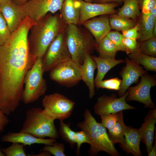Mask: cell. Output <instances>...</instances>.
I'll return each instance as SVG.
<instances>
[{
  "mask_svg": "<svg viewBox=\"0 0 156 156\" xmlns=\"http://www.w3.org/2000/svg\"><path fill=\"white\" fill-rule=\"evenodd\" d=\"M67 24L60 13H48L30 28L28 41L30 53L36 59L42 58L54 39L65 30Z\"/></svg>",
  "mask_w": 156,
  "mask_h": 156,
  "instance_id": "obj_2",
  "label": "cell"
},
{
  "mask_svg": "<svg viewBox=\"0 0 156 156\" xmlns=\"http://www.w3.org/2000/svg\"><path fill=\"white\" fill-rule=\"evenodd\" d=\"M109 24L111 29L118 31H123L134 27L137 21L117 14L109 15Z\"/></svg>",
  "mask_w": 156,
  "mask_h": 156,
  "instance_id": "obj_25",
  "label": "cell"
},
{
  "mask_svg": "<svg viewBox=\"0 0 156 156\" xmlns=\"http://www.w3.org/2000/svg\"><path fill=\"white\" fill-rule=\"evenodd\" d=\"M34 22L25 17L0 45V110L8 116L21 101L26 74L36 59L30 53L28 33Z\"/></svg>",
  "mask_w": 156,
  "mask_h": 156,
  "instance_id": "obj_1",
  "label": "cell"
},
{
  "mask_svg": "<svg viewBox=\"0 0 156 156\" xmlns=\"http://www.w3.org/2000/svg\"><path fill=\"white\" fill-rule=\"evenodd\" d=\"M91 57L96 62L97 68V73L94 79V84L103 80L105 74L112 68L124 62L123 60H116L115 58H103L94 55H92Z\"/></svg>",
  "mask_w": 156,
  "mask_h": 156,
  "instance_id": "obj_23",
  "label": "cell"
},
{
  "mask_svg": "<svg viewBox=\"0 0 156 156\" xmlns=\"http://www.w3.org/2000/svg\"><path fill=\"white\" fill-rule=\"evenodd\" d=\"M155 137L154 143L153 146L152 147L151 151L150 153L148 154V156H155L156 155V132L155 133Z\"/></svg>",
  "mask_w": 156,
  "mask_h": 156,
  "instance_id": "obj_42",
  "label": "cell"
},
{
  "mask_svg": "<svg viewBox=\"0 0 156 156\" xmlns=\"http://www.w3.org/2000/svg\"><path fill=\"white\" fill-rule=\"evenodd\" d=\"M121 80L116 77L101 80L95 83L97 88H106L109 90H118L120 88Z\"/></svg>",
  "mask_w": 156,
  "mask_h": 156,
  "instance_id": "obj_33",
  "label": "cell"
},
{
  "mask_svg": "<svg viewBox=\"0 0 156 156\" xmlns=\"http://www.w3.org/2000/svg\"><path fill=\"white\" fill-rule=\"evenodd\" d=\"M123 2V6L117 14L137 21L141 13L139 0H124Z\"/></svg>",
  "mask_w": 156,
  "mask_h": 156,
  "instance_id": "obj_27",
  "label": "cell"
},
{
  "mask_svg": "<svg viewBox=\"0 0 156 156\" xmlns=\"http://www.w3.org/2000/svg\"><path fill=\"white\" fill-rule=\"evenodd\" d=\"M15 3L17 5L21 6L25 3L27 2L29 0H11Z\"/></svg>",
  "mask_w": 156,
  "mask_h": 156,
  "instance_id": "obj_44",
  "label": "cell"
},
{
  "mask_svg": "<svg viewBox=\"0 0 156 156\" xmlns=\"http://www.w3.org/2000/svg\"><path fill=\"white\" fill-rule=\"evenodd\" d=\"M139 4L142 12L147 13L156 6V0H139Z\"/></svg>",
  "mask_w": 156,
  "mask_h": 156,
  "instance_id": "obj_38",
  "label": "cell"
},
{
  "mask_svg": "<svg viewBox=\"0 0 156 156\" xmlns=\"http://www.w3.org/2000/svg\"><path fill=\"white\" fill-rule=\"evenodd\" d=\"M9 0H0V4L6 2Z\"/></svg>",
  "mask_w": 156,
  "mask_h": 156,
  "instance_id": "obj_47",
  "label": "cell"
},
{
  "mask_svg": "<svg viewBox=\"0 0 156 156\" xmlns=\"http://www.w3.org/2000/svg\"><path fill=\"white\" fill-rule=\"evenodd\" d=\"M44 73L42 58H37L24 78L25 87L21 101L25 104L34 102L45 93L47 87L46 81L43 77Z\"/></svg>",
  "mask_w": 156,
  "mask_h": 156,
  "instance_id": "obj_6",
  "label": "cell"
},
{
  "mask_svg": "<svg viewBox=\"0 0 156 156\" xmlns=\"http://www.w3.org/2000/svg\"><path fill=\"white\" fill-rule=\"evenodd\" d=\"M7 116L0 110V133L3 132L9 122Z\"/></svg>",
  "mask_w": 156,
  "mask_h": 156,
  "instance_id": "obj_40",
  "label": "cell"
},
{
  "mask_svg": "<svg viewBox=\"0 0 156 156\" xmlns=\"http://www.w3.org/2000/svg\"><path fill=\"white\" fill-rule=\"evenodd\" d=\"M55 119L40 107H32L25 113L20 132L29 133L39 138L57 139L59 135L54 124Z\"/></svg>",
  "mask_w": 156,
  "mask_h": 156,
  "instance_id": "obj_5",
  "label": "cell"
},
{
  "mask_svg": "<svg viewBox=\"0 0 156 156\" xmlns=\"http://www.w3.org/2000/svg\"><path fill=\"white\" fill-rule=\"evenodd\" d=\"M124 144L120 145V147L127 153H131L134 156H142L140 149L141 138L138 130L128 126L124 134Z\"/></svg>",
  "mask_w": 156,
  "mask_h": 156,
  "instance_id": "obj_20",
  "label": "cell"
},
{
  "mask_svg": "<svg viewBox=\"0 0 156 156\" xmlns=\"http://www.w3.org/2000/svg\"><path fill=\"white\" fill-rule=\"evenodd\" d=\"M128 95V90L123 96L119 98L117 97L114 94L109 96L103 95L98 98L94 106L95 113L101 116L116 113L123 110L135 109V107L127 103L126 98Z\"/></svg>",
  "mask_w": 156,
  "mask_h": 156,
  "instance_id": "obj_12",
  "label": "cell"
},
{
  "mask_svg": "<svg viewBox=\"0 0 156 156\" xmlns=\"http://www.w3.org/2000/svg\"><path fill=\"white\" fill-rule=\"evenodd\" d=\"M84 1L90 3H92V0H83Z\"/></svg>",
  "mask_w": 156,
  "mask_h": 156,
  "instance_id": "obj_49",
  "label": "cell"
},
{
  "mask_svg": "<svg viewBox=\"0 0 156 156\" xmlns=\"http://www.w3.org/2000/svg\"><path fill=\"white\" fill-rule=\"evenodd\" d=\"M156 85L155 77L146 73L141 76L140 82L138 85L129 88L126 101H136L144 104L145 107L155 109V105L151 99L150 91L151 87Z\"/></svg>",
  "mask_w": 156,
  "mask_h": 156,
  "instance_id": "obj_10",
  "label": "cell"
},
{
  "mask_svg": "<svg viewBox=\"0 0 156 156\" xmlns=\"http://www.w3.org/2000/svg\"><path fill=\"white\" fill-rule=\"evenodd\" d=\"M0 11L11 33L17 29L25 17L21 6L11 0L0 4Z\"/></svg>",
  "mask_w": 156,
  "mask_h": 156,
  "instance_id": "obj_16",
  "label": "cell"
},
{
  "mask_svg": "<svg viewBox=\"0 0 156 156\" xmlns=\"http://www.w3.org/2000/svg\"><path fill=\"white\" fill-rule=\"evenodd\" d=\"M72 60L66 41V29L51 43L42 58L44 72L50 71L60 64Z\"/></svg>",
  "mask_w": 156,
  "mask_h": 156,
  "instance_id": "obj_7",
  "label": "cell"
},
{
  "mask_svg": "<svg viewBox=\"0 0 156 156\" xmlns=\"http://www.w3.org/2000/svg\"><path fill=\"white\" fill-rule=\"evenodd\" d=\"M124 0H92V3L97 4H107L117 3L119 4L123 2Z\"/></svg>",
  "mask_w": 156,
  "mask_h": 156,
  "instance_id": "obj_41",
  "label": "cell"
},
{
  "mask_svg": "<svg viewBox=\"0 0 156 156\" xmlns=\"http://www.w3.org/2000/svg\"><path fill=\"white\" fill-rule=\"evenodd\" d=\"M138 25L137 23L133 27L122 31L123 37L137 39H138Z\"/></svg>",
  "mask_w": 156,
  "mask_h": 156,
  "instance_id": "obj_39",
  "label": "cell"
},
{
  "mask_svg": "<svg viewBox=\"0 0 156 156\" xmlns=\"http://www.w3.org/2000/svg\"><path fill=\"white\" fill-rule=\"evenodd\" d=\"M11 34L6 21L0 11V45L6 41Z\"/></svg>",
  "mask_w": 156,
  "mask_h": 156,
  "instance_id": "obj_35",
  "label": "cell"
},
{
  "mask_svg": "<svg viewBox=\"0 0 156 156\" xmlns=\"http://www.w3.org/2000/svg\"><path fill=\"white\" fill-rule=\"evenodd\" d=\"M83 116L84 120L78 122L77 126L86 133L89 138L90 147L88 153L89 155L96 156L102 151L112 156H119L106 128L96 122L88 109L85 110Z\"/></svg>",
  "mask_w": 156,
  "mask_h": 156,
  "instance_id": "obj_3",
  "label": "cell"
},
{
  "mask_svg": "<svg viewBox=\"0 0 156 156\" xmlns=\"http://www.w3.org/2000/svg\"><path fill=\"white\" fill-rule=\"evenodd\" d=\"M122 42L129 54L139 50L140 43L137 42L136 39L123 37Z\"/></svg>",
  "mask_w": 156,
  "mask_h": 156,
  "instance_id": "obj_37",
  "label": "cell"
},
{
  "mask_svg": "<svg viewBox=\"0 0 156 156\" xmlns=\"http://www.w3.org/2000/svg\"><path fill=\"white\" fill-rule=\"evenodd\" d=\"M99 57L103 58H115L117 51L111 41L106 36L97 45Z\"/></svg>",
  "mask_w": 156,
  "mask_h": 156,
  "instance_id": "obj_28",
  "label": "cell"
},
{
  "mask_svg": "<svg viewBox=\"0 0 156 156\" xmlns=\"http://www.w3.org/2000/svg\"><path fill=\"white\" fill-rule=\"evenodd\" d=\"M137 23L138 25V39L140 42L153 36V30L156 24V18L150 12L144 13L141 12Z\"/></svg>",
  "mask_w": 156,
  "mask_h": 156,
  "instance_id": "obj_21",
  "label": "cell"
},
{
  "mask_svg": "<svg viewBox=\"0 0 156 156\" xmlns=\"http://www.w3.org/2000/svg\"><path fill=\"white\" fill-rule=\"evenodd\" d=\"M65 147L62 143L54 142L52 145H45L41 151H48L51 155L55 156H65L64 153Z\"/></svg>",
  "mask_w": 156,
  "mask_h": 156,
  "instance_id": "obj_34",
  "label": "cell"
},
{
  "mask_svg": "<svg viewBox=\"0 0 156 156\" xmlns=\"http://www.w3.org/2000/svg\"><path fill=\"white\" fill-rule=\"evenodd\" d=\"M73 24H67L66 41L72 60L79 65L83 64L86 55L92 53L97 44L92 34L86 28Z\"/></svg>",
  "mask_w": 156,
  "mask_h": 156,
  "instance_id": "obj_4",
  "label": "cell"
},
{
  "mask_svg": "<svg viewBox=\"0 0 156 156\" xmlns=\"http://www.w3.org/2000/svg\"><path fill=\"white\" fill-rule=\"evenodd\" d=\"M24 146L23 144L14 142L8 147L1 150L6 156H26L24 148Z\"/></svg>",
  "mask_w": 156,
  "mask_h": 156,
  "instance_id": "obj_32",
  "label": "cell"
},
{
  "mask_svg": "<svg viewBox=\"0 0 156 156\" xmlns=\"http://www.w3.org/2000/svg\"><path fill=\"white\" fill-rule=\"evenodd\" d=\"M59 135L66 143L68 144L71 149L75 144V132L70 128L69 124L64 123L63 120H60Z\"/></svg>",
  "mask_w": 156,
  "mask_h": 156,
  "instance_id": "obj_29",
  "label": "cell"
},
{
  "mask_svg": "<svg viewBox=\"0 0 156 156\" xmlns=\"http://www.w3.org/2000/svg\"><path fill=\"white\" fill-rule=\"evenodd\" d=\"M81 80L89 90V97L92 99L95 94L94 74L97 66L90 54H87L82 64L79 65Z\"/></svg>",
  "mask_w": 156,
  "mask_h": 156,
  "instance_id": "obj_19",
  "label": "cell"
},
{
  "mask_svg": "<svg viewBox=\"0 0 156 156\" xmlns=\"http://www.w3.org/2000/svg\"><path fill=\"white\" fill-rule=\"evenodd\" d=\"M41 152L37 154H29V156H50L51 154L48 151H41Z\"/></svg>",
  "mask_w": 156,
  "mask_h": 156,
  "instance_id": "obj_43",
  "label": "cell"
},
{
  "mask_svg": "<svg viewBox=\"0 0 156 156\" xmlns=\"http://www.w3.org/2000/svg\"><path fill=\"white\" fill-rule=\"evenodd\" d=\"M139 51L147 55L156 57V38L153 36L140 42Z\"/></svg>",
  "mask_w": 156,
  "mask_h": 156,
  "instance_id": "obj_30",
  "label": "cell"
},
{
  "mask_svg": "<svg viewBox=\"0 0 156 156\" xmlns=\"http://www.w3.org/2000/svg\"><path fill=\"white\" fill-rule=\"evenodd\" d=\"M42 103L44 110L48 114L60 120L71 116L75 104L73 101L57 93L46 95Z\"/></svg>",
  "mask_w": 156,
  "mask_h": 156,
  "instance_id": "obj_8",
  "label": "cell"
},
{
  "mask_svg": "<svg viewBox=\"0 0 156 156\" xmlns=\"http://www.w3.org/2000/svg\"><path fill=\"white\" fill-rule=\"evenodd\" d=\"M2 142H17L23 144L25 146H30L34 144H43L45 145H52L56 139H49L36 137L26 132L18 133L9 132L3 135L1 139Z\"/></svg>",
  "mask_w": 156,
  "mask_h": 156,
  "instance_id": "obj_18",
  "label": "cell"
},
{
  "mask_svg": "<svg viewBox=\"0 0 156 156\" xmlns=\"http://www.w3.org/2000/svg\"><path fill=\"white\" fill-rule=\"evenodd\" d=\"M150 12L153 16L156 18V6L151 10Z\"/></svg>",
  "mask_w": 156,
  "mask_h": 156,
  "instance_id": "obj_45",
  "label": "cell"
},
{
  "mask_svg": "<svg viewBox=\"0 0 156 156\" xmlns=\"http://www.w3.org/2000/svg\"><path fill=\"white\" fill-rule=\"evenodd\" d=\"M79 3L80 16L78 25L81 26L85 21L98 16L115 14V8L120 5L117 3L97 4L78 0Z\"/></svg>",
  "mask_w": 156,
  "mask_h": 156,
  "instance_id": "obj_13",
  "label": "cell"
},
{
  "mask_svg": "<svg viewBox=\"0 0 156 156\" xmlns=\"http://www.w3.org/2000/svg\"><path fill=\"white\" fill-rule=\"evenodd\" d=\"M156 123V109L148 112L144 119V121L138 129L141 142L145 144L148 154L151 150L154 138L155 124Z\"/></svg>",
  "mask_w": 156,
  "mask_h": 156,
  "instance_id": "obj_17",
  "label": "cell"
},
{
  "mask_svg": "<svg viewBox=\"0 0 156 156\" xmlns=\"http://www.w3.org/2000/svg\"><path fill=\"white\" fill-rule=\"evenodd\" d=\"M123 117L122 112L121 111L117 120L108 129L109 137L114 144L119 143L120 145H123L125 143L124 134L128 126L124 124Z\"/></svg>",
  "mask_w": 156,
  "mask_h": 156,
  "instance_id": "obj_24",
  "label": "cell"
},
{
  "mask_svg": "<svg viewBox=\"0 0 156 156\" xmlns=\"http://www.w3.org/2000/svg\"><path fill=\"white\" fill-rule=\"evenodd\" d=\"M128 55L130 59L139 65H141L147 70L156 72V57L146 55L139 50Z\"/></svg>",
  "mask_w": 156,
  "mask_h": 156,
  "instance_id": "obj_26",
  "label": "cell"
},
{
  "mask_svg": "<svg viewBox=\"0 0 156 156\" xmlns=\"http://www.w3.org/2000/svg\"><path fill=\"white\" fill-rule=\"evenodd\" d=\"M60 13L67 24L78 25L80 16L79 1L78 0H64Z\"/></svg>",
  "mask_w": 156,
  "mask_h": 156,
  "instance_id": "obj_22",
  "label": "cell"
},
{
  "mask_svg": "<svg viewBox=\"0 0 156 156\" xmlns=\"http://www.w3.org/2000/svg\"><path fill=\"white\" fill-rule=\"evenodd\" d=\"M92 35L97 45L111 31L109 15L100 16L93 18L84 22L81 25Z\"/></svg>",
  "mask_w": 156,
  "mask_h": 156,
  "instance_id": "obj_15",
  "label": "cell"
},
{
  "mask_svg": "<svg viewBox=\"0 0 156 156\" xmlns=\"http://www.w3.org/2000/svg\"><path fill=\"white\" fill-rule=\"evenodd\" d=\"M106 36L112 42L117 51H122L125 52L127 55L129 54L127 50L123 44L122 34L116 31H110Z\"/></svg>",
  "mask_w": 156,
  "mask_h": 156,
  "instance_id": "obj_31",
  "label": "cell"
},
{
  "mask_svg": "<svg viewBox=\"0 0 156 156\" xmlns=\"http://www.w3.org/2000/svg\"><path fill=\"white\" fill-rule=\"evenodd\" d=\"M124 62L126 66L120 73L122 80L118 90V94L119 97L125 94L132 84L137 82L140 77L147 73L143 67L128 57L125 58Z\"/></svg>",
  "mask_w": 156,
  "mask_h": 156,
  "instance_id": "obj_14",
  "label": "cell"
},
{
  "mask_svg": "<svg viewBox=\"0 0 156 156\" xmlns=\"http://www.w3.org/2000/svg\"><path fill=\"white\" fill-rule=\"evenodd\" d=\"M153 36L156 38V24L155 25L153 30Z\"/></svg>",
  "mask_w": 156,
  "mask_h": 156,
  "instance_id": "obj_46",
  "label": "cell"
},
{
  "mask_svg": "<svg viewBox=\"0 0 156 156\" xmlns=\"http://www.w3.org/2000/svg\"><path fill=\"white\" fill-rule=\"evenodd\" d=\"M64 0H29L21 7L25 16L35 22L48 13L61 10Z\"/></svg>",
  "mask_w": 156,
  "mask_h": 156,
  "instance_id": "obj_11",
  "label": "cell"
},
{
  "mask_svg": "<svg viewBox=\"0 0 156 156\" xmlns=\"http://www.w3.org/2000/svg\"><path fill=\"white\" fill-rule=\"evenodd\" d=\"M75 142L77 145L76 154L77 155H80L81 147L82 144H90V140L87 135L82 130L75 132Z\"/></svg>",
  "mask_w": 156,
  "mask_h": 156,
  "instance_id": "obj_36",
  "label": "cell"
},
{
  "mask_svg": "<svg viewBox=\"0 0 156 156\" xmlns=\"http://www.w3.org/2000/svg\"><path fill=\"white\" fill-rule=\"evenodd\" d=\"M0 156H5V155L2 152L0 147Z\"/></svg>",
  "mask_w": 156,
  "mask_h": 156,
  "instance_id": "obj_48",
  "label": "cell"
},
{
  "mask_svg": "<svg viewBox=\"0 0 156 156\" xmlns=\"http://www.w3.org/2000/svg\"><path fill=\"white\" fill-rule=\"evenodd\" d=\"M49 77L52 80L67 87L73 86L81 80L79 65L72 60L53 68L50 71Z\"/></svg>",
  "mask_w": 156,
  "mask_h": 156,
  "instance_id": "obj_9",
  "label": "cell"
}]
</instances>
